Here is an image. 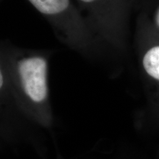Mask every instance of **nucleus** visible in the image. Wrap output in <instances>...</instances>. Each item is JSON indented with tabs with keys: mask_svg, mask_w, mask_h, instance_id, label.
<instances>
[{
	"mask_svg": "<svg viewBox=\"0 0 159 159\" xmlns=\"http://www.w3.org/2000/svg\"><path fill=\"white\" fill-rule=\"evenodd\" d=\"M19 72L26 94L35 102L44 100L47 94V62L42 57L26 58L19 63Z\"/></svg>",
	"mask_w": 159,
	"mask_h": 159,
	"instance_id": "nucleus-1",
	"label": "nucleus"
},
{
	"mask_svg": "<svg viewBox=\"0 0 159 159\" xmlns=\"http://www.w3.org/2000/svg\"><path fill=\"white\" fill-rule=\"evenodd\" d=\"M38 11L44 14H56L68 7L69 0H29Z\"/></svg>",
	"mask_w": 159,
	"mask_h": 159,
	"instance_id": "nucleus-2",
	"label": "nucleus"
},
{
	"mask_svg": "<svg viewBox=\"0 0 159 159\" xmlns=\"http://www.w3.org/2000/svg\"><path fill=\"white\" fill-rule=\"evenodd\" d=\"M143 65L148 75L159 80V46L152 47L145 54Z\"/></svg>",
	"mask_w": 159,
	"mask_h": 159,
	"instance_id": "nucleus-3",
	"label": "nucleus"
},
{
	"mask_svg": "<svg viewBox=\"0 0 159 159\" xmlns=\"http://www.w3.org/2000/svg\"><path fill=\"white\" fill-rule=\"evenodd\" d=\"M156 24L159 27V9L158 12H157V14H156Z\"/></svg>",
	"mask_w": 159,
	"mask_h": 159,
	"instance_id": "nucleus-4",
	"label": "nucleus"
},
{
	"mask_svg": "<svg viewBox=\"0 0 159 159\" xmlns=\"http://www.w3.org/2000/svg\"><path fill=\"white\" fill-rule=\"evenodd\" d=\"M3 83V78H2V74L1 73V75H0V86H2Z\"/></svg>",
	"mask_w": 159,
	"mask_h": 159,
	"instance_id": "nucleus-5",
	"label": "nucleus"
},
{
	"mask_svg": "<svg viewBox=\"0 0 159 159\" xmlns=\"http://www.w3.org/2000/svg\"><path fill=\"white\" fill-rule=\"evenodd\" d=\"M82 2H91L96 1V0H81Z\"/></svg>",
	"mask_w": 159,
	"mask_h": 159,
	"instance_id": "nucleus-6",
	"label": "nucleus"
}]
</instances>
